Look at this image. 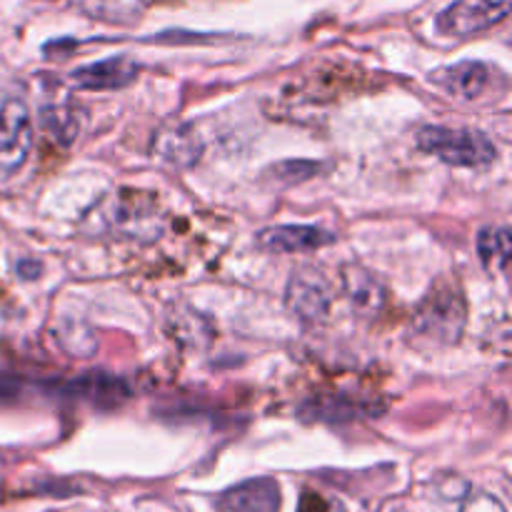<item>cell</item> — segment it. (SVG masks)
<instances>
[{
    "instance_id": "cell-1",
    "label": "cell",
    "mask_w": 512,
    "mask_h": 512,
    "mask_svg": "<svg viewBox=\"0 0 512 512\" xmlns=\"http://www.w3.org/2000/svg\"><path fill=\"white\" fill-rule=\"evenodd\" d=\"M418 148L453 168L483 170L498 160V148L480 130L430 125L418 133Z\"/></svg>"
},
{
    "instance_id": "cell-8",
    "label": "cell",
    "mask_w": 512,
    "mask_h": 512,
    "mask_svg": "<svg viewBox=\"0 0 512 512\" xmlns=\"http://www.w3.org/2000/svg\"><path fill=\"white\" fill-rule=\"evenodd\" d=\"M430 83L443 88L445 93L460 100H475L488 90L490 70L478 60H463V63L445 65L430 75Z\"/></svg>"
},
{
    "instance_id": "cell-2",
    "label": "cell",
    "mask_w": 512,
    "mask_h": 512,
    "mask_svg": "<svg viewBox=\"0 0 512 512\" xmlns=\"http://www.w3.org/2000/svg\"><path fill=\"white\" fill-rule=\"evenodd\" d=\"M465 328V300L453 288L430 290L428 298L418 305L413 318V333L438 345L458 343Z\"/></svg>"
},
{
    "instance_id": "cell-21",
    "label": "cell",
    "mask_w": 512,
    "mask_h": 512,
    "mask_svg": "<svg viewBox=\"0 0 512 512\" xmlns=\"http://www.w3.org/2000/svg\"><path fill=\"white\" fill-rule=\"evenodd\" d=\"M40 265L38 263H20V275L23 278H38Z\"/></svg>"
},
{
    "instance_id": "cell-9",
    "label": "cell",
    "mask_w": 512,
    "mask_h": 512,
    "mask_svg": "<svg viewBox=\"0 0 512 512\" xmlns=\"http://www.w3.org/2000/svg\"><path fill=\"white\" fill-rule=\"evenodd\" d=\"M335 235L313 225H278L258 235V245L270 253H308L333 243Z\"/></svg>"
},
{
    "instance_id": "cell-20",
    "label": "cell",
    "mask_w": 512,
    "mask_h": 512,
    "mask_svg": "<svg viewBox=\"0 0 512 512\" xmlns=\"http://www.w3.org/2000/svg\"><path fill=\"white\" fill-rule=\"evenodd\" d=\"M300 512H328V503L318 493H305L300 498Z\"/></svg>"
},
{
    "instance_id": "cell-19",
    "label": "cell",
    "mask_w": 512,
    "mask_h": 512,
    "mask_svg": "<svg viewBox=\"0 0 512 512\" xmlns=\"http://www.w3.org/2000/svg\"><path fill=\"white\" fill-rule=\"evenodd\" d=\"M460 512H508L505 510V505L500 503L495 495L490 493H470L468 498H465L463 508Z\"/></svg>"
},
{
    "instance_id": "cell-6",
    "label": "cell",
    "mask_w": 512,
    "mask_h": 512,
    "mask_svg": "<svg viewBox=\"0 0 512 512\" xmlns=\"http://www.w3.org/2000/svg\"><path fill=\"white\" fill-rule=\"evenodd\" d=\"M108 223H110V230L128 235V238L155 240L160 233L158 215L153 213L150 205H145L143 195L138 193L118 195L113 208H110Z\"/></svg>"
},
{
    "instance_id": "cell-14",
    "label": "cell",
    "mask_w": 512,
    "mask_h": 512,
    "mask_svg": "<svg viewBox=\"0 0 512 512\" xmlns=\"http://www.w3.org/2000/svg\"><path fill=\"white\" fill-rule=\"evenodd\" d=\"M80 13L115 25H130L140 18L148 0H73Z\"/></svg>"
},
{
    "instance_id": "cell-13",
    "label": "cell",
    "mask_w": 512,
    "mask_h": 512,
    "mask_svg": "<svg viewBox=\"0 0 512 512\" xmlns=\"http://www.w3.org/2000/svg\"><path fill=\"white\" fill-rule=\"evenodd\" d=\"M343 285L345 295H348L350 305L363 318H375L385 305V290L368 270L358 268V265H348L343 270Z\"/></svg>"
},
{
    "instance_id": "cell-11",
    "label": "cell",
    "mask_w": 512,
    "mask_h": 512,
    "mask_svg": "<svg viewBox=\"0 0 512 512\" xmlns=\"http://www.w3.org/2000/svg\"><path fill=\"white\" fill-rule=\"evenodd\" d=\"M218 505L225 512H280V488L270 478L248 480L230 488Z\"/></svg>"
},
{
    "instance_id": "cell-10",
    "label": "cell",
    "mask_w": 512,
    "mask_h": 512,
    "mask_svg": "<svg viewBox=\"0 0 512 512\" xmlns=\"http://www.w3.org/2000/svg\"><path fill=\"white\" fill-rule=\"evenodd\" d=\"M135 75H138V65L128 55H115V58H105L93 65H83V68L73 70L70 78L80 88L118 90L133 83Z\"/></svg>"
},
{
    "instance_id": "cell-5",
    "label": "cell",
    "mask_w": 512,
    "mask_h": 512,
    "mask_svg": "<svg viewBox=\"0 0 512 512\" xmlns=\"http://www.w3.org/2000/svg\"><path fill=\"white\" fill-rule=\"evenodd\" d=\"M285 303L303 323H323L333 305V288L320 270L300 268L290 278Z\"/></svg>"
},
{
    "instance_id": "cell-7",
    "label": "cell",
    "mask_w": 512,
    "mask_h": 512,
    "mask_svg": "<svg viewBox=\"0 0 512 512\" xmlns=\"http://www.w3.org/2000/svg\"><path fill=\"white\" fill-rule=\"evenodd\" d=\"M153 153L173 168H193L203 155V140L190 125L170 123L153 135Z\"/></svg>"
},
{
    "instance_id": "cell-15",
    "label": "cell",
    "mask_w": 512,
    "mask_h": 512,
    "mask_svg": "<svg viewBox=\"0 0 512 512\" xmlns=\"http://www.w3.org/2000/svg\"><path fill=\"white\" fill-rule=\"evenodd\" d=\"M170 330H173L175 340H180L185 348H205L210 343L208 320L195 310H175L170 315Z\"/></svg>"
},
{
    "instance_id": "cell-16",
    "label": "cell",
    "mask_w": 512,
    "mask_h": 512,
    "mask_svg": "<svg viewBox=\"0 0 512 512\" xmlns=\"http://www.w3.org/2000/svg\"><path fill=\"white\" fill-rule=\"evenodd\" d=\"M478 253L488 268H505L510 260L508 228H485L478 235Z\"/></svg>"
},
{
    "instance_id": "cell-3",
    "label": "cell",
    "mask_w": 512,
    "mask_h": 512,
    "mask_svg": "<svg viewBox=\"0 0 512 512\" xmlns=\"http://www.w3.org/2000/svg\"><path fill=\"white\" fill-rule=\"evenodd\" d=\"M33 145L30 110L23 98L0 93V183L8 180L28 160Z\"/></svg>"
},
{
    "instance_id": "cell-12",
    "label": "cell",
    "mask_w": 512,
    "mask_h": 512,
    "mask_svg": "<svg viewBox=\"0 0 512 512\" xmlns=\"http://www.w3.org/2000/svg\"><path fill=\"white\" fill-rule=\"evenodd\" d=\"M68 393L73 398L85 400V403L105 410L118 408V405H123L130 398L128 383L105 373H85L83 378L73 380L68 385Z\"/></svg>"
},
{
    "instance_id": "cell-4",
    "label": "cell",
    "mask_w": 512,
    "mask_h": 512,
    "mask_svg": "<svg viewBox=\"0 0 512 512\" xmlns=\"http://www.w3.org/2000/svg\"><path fill=\"white\" fill-rule=\"evenodd\" d=\"M512 0H455L435 20L440 35L465 38L503 23L510 15Z\"/></svg>"
},
{
    "instance_id": "cell-17",
    "label": "cell",
    "mask_w": 512,
    "mask_h": 512,
    "mask_svg": "<svg viewBox=\"0 0 512 512\" xmlns=\"http://www.w3.org/2000/svg\"><path fill=\"white\" fill-rule=\"evenodd\" d=\"M303 415H310L313 420H348L355 418L358 413V405L345 403L340 395H328V398H313L303 410Z\"/></svg>"
},
{
    "instance_id": "cell-18",
    "label": "cell",
    "mask_w": 512,
    "mask_h": 512,
    "mask_svg": "<svg viewBox=\"0 0 512 512\" xmlns=\"http://www.w3.org/2000/svg\"><path fill=\"white\" fill-rule=\"evenodd\" d=\"M275 178L285 180V183H303V180L313 178L318 173V165L305 163V160H293V163H280L273 168Z\"/></svg>"
}]
</instances>
